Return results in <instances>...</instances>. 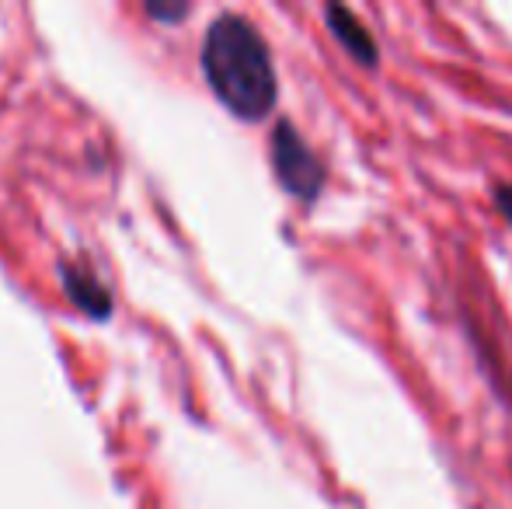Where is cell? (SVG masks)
I'll return each instance as SVG.
<instances>
[{
	"label": "cell",
	"instance_id": "6da1fadb",
	"mask_svg": "<svg viewBox=\"0 0 512 509\" xmlns=\"http://www.w3.org/2000/svg\"><path fill=\"white\" fill-rule=\"evenodd\" d=\"M206 84L227 112L244 123H258L276 109V67H272L269 42L244 14H216L203 35Z\"/></svg>",
	"mask_w": 512,
	"mask_h": 509
},
{
	"label": "cell",
	"instance_id": "7a4b0ae2",
	"mask_svg": "<svg viewBox=\"0 0 512 509\" xmlns=\"http://www.w3.org/2000/svg\"><path fill=\"white\" fill-rule=\"evenodd\" d=\"M272 168H276V178L290 196L304 199V203L321 196L324 164L317 161V154L307 147V140L297 133L290 119H279L276 129H272Z\"/></svg>",
	"mask_w": 512,
	"mask_h": 509
},
{
	"label": "cell",
	"instance_id": "3957f363",
	"mask_svg": "<svg viewBox=\"0 0 512 509\" xmlns=\"http://www.w3.org/2000/svg\"><path fill=\"white\" fill-rule=\"evenodd\" d=\"M60 283L67 290V297L81 307L88 318H108L112 314V293L102 286V279L77 258V262H60Z\"/></svg>",
	"mask_w": 512,
	"mask_h": 509
},
{
	"label": "cell",
	"instance_id": "277c9868",
	"mask_svg": "<svg viewBox=\"0 0 512 509\" xmlns=\"http://www.w3.org/2000/svg\"><path fill=\"white\" fill-rule=\"evenodd\" d=\"M324 18H328L331 32H335V39L342 42L345 53H349L352 60L363 63V67H377V60H380L377 39L370 35V28H363V21H359L349 7L328 4L324 7Z\"/></svg>",
	"mask_w": 512,
	"mask_h": 509
},
{
	"label": "cell",
	"instance_id": "5b68a950",
	"mask_svg": "<svg viewBox=\"0 0 512 509\" xmlns=\"http://www.w3.org/2000/svg\"><path fill=\"white\" fill-rule=\"evenodd\" d=\"M143 11L157 21H182L189 14V4H157V0H150V4H143Z\"/></svg>",
	"mask_w": 512,
	"mask_h": 509
},
{
	"label": "cell",
	"instance_id": "8992f818",
	"mask_svg": "<svg viewBox=\"0 0 512 509\" xmlns=\"http://www.w3.org/2000/svg\"><path fill=\"white\" fill-rule=\"evenodd\" d=\"M495 206H499V213L512 224V185H499L495 189Z\"/></svg>",
	"mask_w": 512,
	"mask_h": 509
}]
</instances>
